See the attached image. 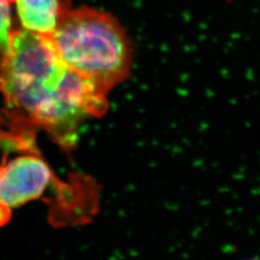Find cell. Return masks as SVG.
Instances as JSON below:
<instances>
[{
  "mask_svg": "<svg viewBox=\"0 0 260 260\" xmlns=\"http://www.w3.org/2000/svg\"><path fill=\"white\" fill-rule=\"evenodd\" d=\"M0 93L10 120L44 128L63 149L77 142L79 124L106 111V92L66 66L52 39L25 28L14 30L0 59Z\"/></svg>",
  "mask_w": 260,
  "mask_h": 260,
  "instance_id": "6da1fadb",
  "label": "cell"
},
{
  "mask_svg": "<svg viewBox=\"0 0 260 260\" xmlns=\"http://www.w3.org/2000/svg\"><path fill=\"white\" fill-rule=\"evenodd\" d=\"M50 37L66 66L106 93L129 75L130 42L119 21L106 12L71 9Z\"/></svg>",
  "mask_w": 260,
  "mask_h": 260,
  "instance_id": "7a4b0ae2",
  "label": "cell"
},
{
  "mask_svg": "<svg viewBox=\"0 0 260 260\" xmlns=\"http://www.w3.org/2000/svg\"><path fill=\"white\" fill-rule=\"evenodd\" d=\"M51 187L57 190L59 201L73 184L57 178L34 149L0 165V226L9 222L13 209L42 198Z\"/></svg>",
  "mask_w": 260,
  "mask_h": 260,
  "instance_id": "3957f363",
  "label": "cell"
},
{
  "mask_svg": "<svg viewBox=\"0 0 260 260\" xmlns=\"http://www.w3.org/2000/svg\"><path fill=\"white\" fill-rule=\"evenodd\" d=\"M22 28L50 36L71 10V0H15Z\"/></svg>",
  "mask_w": 260,
  "mask_h": 260,
  "instance_id": "277c9868",
  "label": "cell"
},
{
  "mask_svg": "<svg viewBox=\"0 0 260 260\" xmlns=\"http://www.w3.org/2000/svg\"><path fill=\"white\" fill-rule=\"evenodd\" d=\"M15 0H0V56L9 48L12 34V12Z\"/></svg>",
  "mask_w": 260,
  "mask_h": 260,
  "instance_id": "5b68a950",
  "label": "cell"
},
{
  "mask_svg": "<svg viewBox=\"0 0 260 260\" xmlns=\"http://www.w3.org/2000/svg\"><path fill=\"white\" fill-rule=\"evenodd\" d=\"M248 260H260V259H258V258H251V259H248Z\"/></svg>",
  "mask_w": 260,
  "mask_h": 260,
  "instance_id": "8992f818",
  "label": "cell"
}]
</instances>
